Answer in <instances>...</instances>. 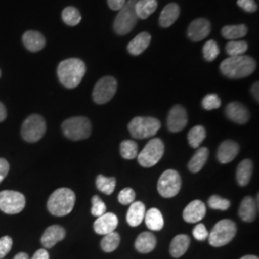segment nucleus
Listing matches in <instances>:
<instances>
[{
    "instance_id": "bb28decb",
    "label": "nucleus",
    "mask_w": 259,
    "mask_h": 259,
    "mask_svg": "<svg viewBox=\"0 0 259 259\" xmlns=\"http://www.w3.org/2000/svg\"><path fill=\"white\" fill-rule=\"evenodd\" d=\"M145 225L150 231L159 232L164 227V219L162 213L157 208H150L144 216Z\"/></svg>"
},
{
    "instance_id": "7c9ffc66",
    "label": "nucleus",
    "mask_w": 259,
    "mask_h": 259,
    "mask_svg": "<svg viewBox=\"0 0 259 259\" xmlns=\"http://www.w3.org/2000/svg\"><path fill=\"white\" fill-rule=\"evenodd\" d=\"M248 33V28L245 24L239 25H227L222 28L223 37L231 40L238 39L245 37Z\"/></svg>"
},
{
    "instance_id": "4468645a",
    "label": "nucleus",
    "mask_w": 259,
    "mask_h": 259,
    "mask_svg": "<svg viewBox=\"0 0 259 259\" xmlns=\"http://www.w3.org/2000/svg\"><path fill=\"white\" fill-rule=\"evenodd\" d=\"M118 226V218L114 213L106 212L102 216L97 217L93 224L94 232L100 235H106L114 232Z\"/></svg>"
},
{
    "instance_id": "7ed1b4c3",
    "label": "nucleus",
    "mask_w": 259,
    "mask_h": 259,
    "mask_svg": "<svg viewBox=\"0 0 259 259\" xmlns=\"http://www.w3.org/2000/svg\"><path fill=\"white\" fill-rule=\"evenodd\" d=\"M75 201L76 196L71 189L65 187L59 188L50 195L47 202V208L52 215L62 217L72 211Z\"/></svg>"
},
{
    "instance_id": "a211bd4d",
    "label": "nucleus",
    "mask_w": 259,
    "mask_h": 259,
    "mask_svg": "<svg viewBox=\"0 0 259 259\" xmlns=\"http://www.w3.org/2000/svg\"><path fill=\"white\" fill-rule=\"evenodd\" d=\"M239 145L233 140H225L220 144L217 151V158L222 164L232 162L239 153Z\"/></svg>"
},
{
    "instance_id": "b1692460",
    "label": "nucleus",
    "mask_w": 259,
    "mask_h": 259,
    "mask_svg": "<svg viewBox=\"0 0 259 259\" xmlns=\"http://www.w3.org/2000/svg\"><path fill=\"white\" fill-rule=\"evenodd\" d=\"M189 245H190L189 236L185 234H179L173 238V240L170 244V248H169L170 254L175 258L182 257L186 252V250H188Z\"/></svg>"
},
{
    "instance_id": "a18cd8bd",
    "label": "nucleus",
    "mask_w": 259,
    "mask_h": 259,
    "mask_svg": "<svg viewBox=\"0 0 259 259\" xmlns=\"http://www.w3.org/2000/svg\"><path fill=\"white\" fill-rule=\"evenodd\" d=\"M238 6L247 13H254L257 11V4L254 0H238Z\"/></svg>"
},
{
    "instance_id": "473e14b6",
    "label": "nucleus",
    "mask_w": 259,
    "mask_h": 259,
    "mask_svg": "<svg viewBox=\"0 0 259 259\" xmlns=\"http://www.w3.org/2000/svg\"><path fill=\"white\" fill-rule=\"evenodd\" d=\"M115 185H116V180L113 177L98 175L96 178V187L104 194H112L115 189Z\"/></svg>"
},
{
    "instance_id": "72a5a7b5",
    "label": "nucleus",
    "mask_w": 259,
    "mask_h": 259,
    "mask_svg": "<svg viewBox=\"0 0 259 259\" xmlns=\"http://www.w3.org/2000/svg\"><path fill=\"white\" fill-rule=\"evenodd\" d=\"M120 244V235L117 232H112L104 235L101 241V248L106 252H111L116 250Z\"/></svg>"
},
{
    "instance_id": "c03bdc74",
    "label": "nucleus",
    "mask_w": 259,
    "mask_h": 259,
    "mask_svg": "<svg viewBox=\"0 0 259 259\" xmlns=\"http://www.w3.org/2000/svg\"><path fill=\"white\" fill-rule=\"evenodd\" d=\"M193 236L198 241H204L208 238V232L204 224H198L193 229Z\"/></svg>"
},
{
    "instance_id": "f03ea898",
    "label": "nucleus",
    "mask_w": 259,
    "mask_h": 259,
    "mask_svg": "<svg viewBox=\"0 0 259 259\" xmlns=\"http://www.w3.org/2000/svg\"><path fill=\"white\" fill-rule=\"evenodd\" d=\"M256 68L255 61L250 56L241 55L230 57L223 61L220 70L223 75L231 79H241L248 77Z\"/></svg>"
},
{
    "instance_id": "20e7f679",
    "label": "nucleus",
    "mask_w": 259,
    "mask_h": 259,
    "mask_svg": "<svg viewBox=\"0 0 259 259\" xmlns=\"http://www.w3.org/2000/svg\"><path fill=\"white\" fill-rule=\"evenodd\" d=\"M138 0H128L125 5L119 10L118 15L116 16L113 29L116 34L123 36L127 35L136 26L139 17L136 13V3Z\"/></svg>"
},
{
    "instance_id": "c85d7f7f",
    "label": "nucleus",
    "mask_w": 259,
    "mask_h": 259,
    "mask_svg": "<svg viewBox=\"0 0 259 259\" xmlns=\"http://www.w3.org/2000/svg\"><path fill=\"white\" fill-rule=\"evenodd\" d=\"M208 155H209V152L206 147H201L198 149L188 162L189 171L192 173L200 172L203 169L204 164L206 163Z\"/></svg>"
},
{
    "instance_id": "1a4fd4ad",
    "label": "nucleus",
    "mask_w": 259,
    "mask_h": 259,
    "mask_svg": "<svg viewBox=\"0 0 259 259\" xmlns=\"http://www.w3.org/2000/svg\"><path fill=\"white\" fill-rule=\"evenodd\" d=\"M164 154V144L160 139H152L138 155V161L141 166L156 165Z\"/></svg>"
},
{
    "instance_id": "de8ad7c7",
    "label": "nucleus",
    "mask_w": 259,
    "mask_h": 259,
    "mask_svg": "<svg viewBox=\"0 0 259 259\" xmlns=\"http://www.w3.org/2000/svg\"><path fill=\"white\" fill-rule=\"evenodd\" d=\"M126 0H108V5L113 11H119L125 5Z\"/></svg>"
},
{
    "instance_id": "37998d69",
    "label": "nucleus",
    "mask_w": 259,
    "mask_h": 259,
    "mask_svg": "<svg viewBox=\"0 0 259 259\" xmlns=\"http://www.w3.org/2000/svg\"><path fill=\"white\" fill-rule=\"evenodd\" d=\"M13 246V239L10 236H3L0 238V259L8 254Z\"/></svg>"
},
{
    "instance_id": "39448f33",
    "label": "nucleus",
    "mask_w": 259,
    "mask_h": 259,
    "mask_svg": "<svg viewBox=\"0 0 259 259\" xmlns=\"http://www.w3.org/2000/svg\"><path fill=\"white\" fill-rule=\"evenodd\" d=\"M160 127V121L155 117L138 116L131 120L128 130L134 139H145L156 136Z\"/></svg>"
},
{
    "instance_id": "393cba45",
    "label": "nucleus",
    "mask_w": 259,
    "mask_h": 259,
    "mask_svg": "<svg viewBox=\"0 0 259 259\" xmlns=\"http://www.w3.org/2000/svg\"><path fill=\"white\" fill-rule=\"evenodd\" d=\"M146 213L145 205L141 202H134L131 204L129 210L127 212V222L131 227H138L144 220Z\"/></svg>"
},
{
    "instance_id": "aec40b11",
    "label": "nucleus",
    "mask_w": 259,
    "mask_h": 259,
    "mask_svg": "<svg viewBox=\"0 0 259 259\" xmlns=\"http://www.w3.org/2000/svg\"><path fill=\"white\" fill-rule=\"evenodd\" d=\"M257 207H258V204L257 202H255V200L252 197L250 196L245 197L241 202L239 210H238V214L241 219L244 222L250 223L254 221L257 215Z\"/></svg>"
},
{
    "instance_id": "603ef678",
    "label": "nucleus",
    "mask_w": 259,
    "mask_h": 259,
    "mask_svg": "<svg viewBox=\"0 0 259 259\" xmlns=\"http://www.w3.org/2000/svg\"><path fill=\"white\" fill-rule=\"evenodd\" d=\"M14 259H29V255L25 252H19L14 257Z\"/></svg>"
},
{
    "instance_id": "0eeeda50",
    "label": "nucleus",
    "mask_w": 259,
    "mask_h": 259,
    "mask_svg": "<svg viewBox=\"0 0 259 259\" xmlns=\"http://www.w3.org/2000/svg\"><path fill=\"white\" fill-rule=\"evenodd\" d=\"M237 232V227L232 220L224 219L217 223L210 233H208V242L215 247L220 248L229 244L234 238Z\"/></svg>"
},
{
    "instance_id": "4c0bfd02",
    "label": "nucleus",
    "mask_w": 259,
    "mask_h": 259,
    "mask_svg": "<svg viewBox=\"0 0 259 259\" xmlns=\"http://www.w3.org/2000/svg\"><path fill=\"white\" fill-rule=\"evenodd\" d=\"M220 53V49L218 45L216 44L215 40L210 39L207 42L204 44V48H203V54L204 58L207 62H212L214 61Z\"/></svg>"
},
{
    "instance_id": "4be33fe9",
    "label": "nucleus",
    "mask_w": 259,
    "mask_h": 259,
    "mask_svg": "<svg viewBox=\"0 0 259 259\" xmlns=\"http://www.w3.org/2000/svg\"><path fill=\"white\" fill-rule=\"evenodd\" d=\"M157 246V238L152 232H142L140 233L136 243L135 247L140 253H149L155 250Z\"/></svg>"
},
{
    "instance_id": "f8f14e48",
    "label": "nucleus",
    "mask_w": 259,
    "mask_h": 259,
    "mask_svg": "<svg viewBox=\"0 0 259 259\" xmlns=\"http://www.w3.org/2000/svg\"><path fill=\"white\" fill-rule=\"evenodd\" d=\"M25 197L18 191L4 190L0 192V210L6 214H18L25 207Z\"/></svg>"
},
{
    "instance_id": "f257e3e1",
    "label": "nucleus",
    "mask_w": 259,
    "mask_h": 259,
    "mask_svg": "<svg viewBox=\"0 0 259 259\" xmlns=\"http://www.w3.org/2000/svg\"><path fill=\"white\" fill-rule=\"evenodd\" d=\"M85 65L82 60L71 58L60 63L57 69L61 83L67 89L78 87L85 74Z\"/></svg>"
},
{
    "instance_id": "3c124183",
    "label": "nucleus",
    "mask_w": 259,
    "mask_h": 259,
    "mask_svg": "<svg viewBox=\"0 0 259 259\" xmlns=\"http://www.w3.org/2000/svg\"><path fill=\"white\" fill-rule=\"evenodd\" d=\"M7 117V111L5 106L0 102V122L5 120Z\"/></svg>"
},
{
    "instance_id": "09e8293b",
    "label": "nucleus",
    "mask_w": 259,
    "mask_h": 259,
    "mask_svg": "<svg viewBox=\"0 0 259 259\" xmlns=\"http://www.w3.org/2000/svg\"><path fill=\"white\" fill-rule=\"evenodd\" d=\"M29 259H49V253L46 249H40L35 252L32 258Z\"/></svg>"
},
{
    "instance_id": "c756f323",
    "label": "nucleus",
    "mask_w": 259,
    "mask_h": 259,
    "mask_svg": "<svg viewBox=\"0 0 259 259\" xmlns=\"http://www.w3.org/2000/svg\"><path fill=\"white\" fill-rule=\"evenodd\" d=\"M135 8L139 19H148L153 13L156 12L157 8V0H138Z\"/></svg>"
},
{
    "instance_id": "6e6552de",
    "label": "nucleus",
    "mask_w": 259,
    "mask_h": 259,
    "mask_svg": "<svg viewBox=\"0 0 259 259\" xmlns=\"http://www.w3.org/2000/svg\"><path fill=\"white\" fill-rule=\"evenodd\" d=\"M47 132V123L42 116L32 114L23 121L21 126V137L27 142H37L42 139Z\"/></svg>"
},
{
    "instance_id": "a19ab883",
    "label": "nucleus",
    "mask_w": 259,
    "mask_h": 259,
    "mask_svg": "<svg viewBox=\"0 0 259 259\" xmlns=\"http://www.w3.org/2000/svg\"><path fill=\"white\" fill-rule=\"evenodd\" d=\"M92 203H93V207H92V214L95 217H100L103 214L106 213L107 210V206L102 200L100 199L99 196L94 195L92 199Z\"/></svg>"
},
{
    "instance_id": "cd10ccee",
    "label": "nucleus",
    "mask_w": 259,
    "mask_h": 259,
    "mask_svg": "<svg viewBox=\"0 0 259 259\" xmlns=\"http://www.w3.org/2000/svg\"><path fill=\"white\" fill-rule=\"evenodd\" d=\"M253 172V163L250 159H244L237 166L236 180L240 186L249 185L250 178Z\"/></svg>"
},
{
    "instance_id": "423d86ee",
    "label": "nucleus",
    "mask_w": 259,
    "mask_h": 259,
    "mask_svg": "<svg viewBox=\"0 0 259 259\" xmlns=\"http://www.w3.org/2000/svg\"><path fill=\"white\" fill-rule=\"evenodd\" d=\"M62 129L65 137L71 140H83L92 134V123L87 117L75 116L64 121Z\"/></svg>"
},
{
    "instance_id": "2f4dec72",
    "label": "nucleus",
    "mask_w": 259,
    "mask_h": 259,
    "mask_svg": "<svg viewBox=\"0 0 259 259\" xmlns=\"http://www.w3.org/2000/svg\"><path fill=\"white\" fill-rule=\"evenodd\" d=\"M206 137V131L203 126H195L188 132V143L192 148H198L204 142Z\"/></svg>"
},
{
    "instance_id": "864d4df0",
    "label": "nucleus",
    "mask_w": 259,
    "mask_h": 259,
    "mask_svg": "<svg viewBox=\"0 0 259 259\" xmlns=\"http://www.w3.org/2000/svg\"><path fill=\"white\" fill-rule=\"evenodd\" d=\"M240 259H259L257 256L255 255H251V254H248V255H245L243 257H241Z\"/></svg>"
},
{
    "instance_id": "5701e85b",
    "label": "nucleus",
    "mask_w": 259,
    "mask_h": 259,
    "mask_svg": "<svg viewBox=\"0 0 259 259\" xmlns=\"http://www.w3.org/2000/svg\"><path fill=\"white\" fill-rule=\"evenodd\" d=\"M150 42H151L150 34L147 32H142L130 41L127 48L130 54L134 56L140 55L147 49Z\"/></svg>"
},
{
    "instance_id": "79ce46f5",
    "label": "nucleus",
    "mask_w": 259,
    "mask_h": 259,
    "mask_svg": "<svg viewBox=\"0 0 259 259\" xmlns=\"http://www.w3.org/2000/svg\"><path fill=\"white\" fill-rule=\"evenodd\" d=\"M135 199H136V193L130 187L122 189L118 194V201L121 204H124V205L133 204L135 202Z\"/></svg>"
},
{
    "instance_id": "dca6fc26",
    "label": "nucleus",
    "mask_w": 259,
    "mask_h": 259,
    "mask_svg": "<svg viewBox=\"0 0 259 259\" xmlns=\"http://www.w3.org/2000/svg\"><path fill=\"white\" fill-rule=\"evenodd\" d=\"M205 204L200 200H194L186 205L183 213V217L185 222L195 224L202 221L205 216Z\"/></svg>"
},
{
    "instance_id": "c9c22d12",
    "label": "nucleus",
    "mask_w": 259,
    "mask_h": 259,
    "mask_svg": "<svg viewBox=\"0 0 259 259\" xmlns=\"http://www.w3.org/2000/svg\"><path fill=\"white\" fill-rule=\"evenodd\" d=\"M62 18L65 24L69 26H75L80 23L82 16L79 12V10L76 9L75 7H66L62 13Z\"/></svg>"
},
{
    "instance_id": "9d476101",
    "label": "nucleus",
    "mask_w": 259,
    "mask_h": 259,
    "mask_svg": "<svg viewBox=\"0 0 259 259\" xmlns=\"http://www.w3.org/2000/svg\"><path fill=\"white\" fill-rule=\"evenodd\" d=\"M182 180L176 170L168 169L158 179L157 191L163 198L175 197L181 190Z\"/></svg>"
},
{
    "instance_id": "f3484780",
    "label": "nucleus",
    "mask_w": 259,
    "mask_h": 259,
    "mask_svg": "<svg viewBox=\"0 0 259 259\" xmlns=\"http://www.w3.org/2000/svg\"><path fill=\"white\" fill-rule=\"evenodd\" d=\"M227 117L234 123L244 125L250 119V112L248 109L239 102L230 103L226 108Z\"/></svg>"
},
{
    "instance_id": "412c9836",
    "label": "nucleus",
    "mask_w": 259,
    "mask_h": 259,
    "mask_svg": "<svg viewBox=\"0 0 259 259\" xmlns=\"http://www.w3.org/2000/svg\"><path fill=\"white\" fill-rule=\"evenodd\" d=\"M23 45L31 52H37L40 51L44 47H46V37L44 35L37 31H27L22 36Z\"/></svg>"
},
{
    "instance_id": "ddd939ff",
    "label": "nucleus",
    "mask_w": 259,
    "mask_h": 259,
    "mask_svg": "<svg viewBox=\"0 0 259 259\" xmlns=\"http://www.w3.org/2000/svg\"><path fill=\"white\" fill-rule=\"evenodd\" d=\"M187 125V113L181 105L174 106L168 113L167 127L172 133H179Z\"/></svg>"
},
{
    "instance_id": "e433bc0d",
    "label": "nucleus",
    "mask_w": 259,
    "mask_h": 259,
    "mask_svg": "<svg viewBox=\"0 0 259 259\" xmlns=\"http://www.w3.org/2000/svg\"><path fill=\"white\" fill-rule=\"evenodd\" d=\"M248 47V44L245 40H232L227 44L226 51L230 57L244 55Z\"/></svg>"
},
{
    "instance_id": "9b49d317",
    "label": "nucleus",
    "mask_w": 259,
    "mask_h": 259,
    "mask_svg": "<svg viewBox=\"0 0 259 259\" xmlns=\"http://www.w3.org/2000/svg\"><path fill=\"white\" fill-rule=\"evenodd\" d=\"M117 91V81L111 76L101 78L93 89V101L102 105L111 101Z\"/></svg>"
},
{
    "instance_id": "f704fd0d",
    "label": "nucleus",
    "mask_w": 259,
    "mask_h": 259,
    "mask_svg": "<svg viewBox=\"0 0 259 259\" xmlns=\"http://www.w3.org/2000/svg\"><path fill=\"white\" fill-rule=\"evenodd\" d=\"M120 154L125 159H134L139 155V145L134 140H124L120 144Z\"/></svg>"
},
{
    "instance_id": "ea45409f",
    "label": "nucleus",
    "mask_w": 259,
    "mask_h": 259,
    "mask_svg": "<svg viewBox=\"0 0 259 259\" xmlns=\"http://www.w3.org/2000/svg\"><path fill=\"white\" fill-rule=\"evenodd\" d=\"M202 106L206 111H212L221 107V100L217 94L209 93L205 95L202 101Z\"/></svg>"
},
{
    "instance_id": "6ab92c4d",
    "label": "nucleus",
    "mask_w": 259,
    "mask_h": 259,
    "mask_svg": "<svg viewBox=\"0 0 259 259\" xmlns=\"http://www.w3.org/2000/svg\"><path fill=\"white\" fill-rule=\"evenodd\" d=\"M65 230L58 225L48 227L44 232L40 242L46 249H51L60 241L64 240L65 237Z\"/></svg>"
},
{
    "instance_id": "2eb2a0df",
    "label": "nucleus",
    "mask_w": 259,
    "mask_h": 259,
    "mask_svg": "<svg viewBox=\"0 0 259 259\" xmlns=\"http://www.w3.org/2000/svg\"><path fill=\"white\" fill-rule=\"evenodd\" d=\"M210 31L211 25L207 19H195L188 27L187 35L191 40L200 41L207 37L210 34Z\"/></svg>"
},
{
    "instance_id": "a878e982",
    "label": "nucleus",
    "mask_w": 259,
    "mask_h": 259,
    "mask_svg": "<svg viewBox=\"0 0 259 259\" xmlns=\"http://www.w3.org/2000/svg\"><path fill=\"white\" fill-rule=\"evenodd\" d=\"M180 16V7L176 3H170L162 10L159 16V24L161 27H170L176 22Z\"/></svg>"
},
{
    "instance_id": "8fccbe9b",
    "label": "nucleus",
    "mask_w": 259,
    "mask_h": 259,
    "mask_svg": "<svg viewBox=\"0 0 259 259\" xmlns=\"http://www.w3.org/2000/svg\"><path fill=\"white\" fill-rule=\"evenodd\" d=\"M251 93L254 97V99L256 100V102H258V82L253 83L251 87Z\"/></svg>"
},
{
    "instance_id": "58836bf2",
    "label": "nucleus",
    "mask_w": 259,
    "mask_h": 259,
    "mask_svg": "<svg viewBox=\"0 0 259 259\" xmlns=\"http://www.w3.org/2000/svg\"><path fill=\"white\" fill-rule=\"evenodd\" d=\"M208 205L214 210H228L231 206V202L228 199H224L218 195H213L208 199Z\"/></svg>"
},
{
    "instance_id": "49530a36",
    "label": "nucleus",
    "mask_w": 259,
    "mask_h": 259,
    "mask_svg": "<svg viewBox=\"0 0 259 259\" xmlns=\"http://www.w3.org/2000/svg\"><path fill=\"white\" fill-rule=\"evenodd\" d=\"M10 165L5 158L0 157V184L9 173Z\"/></svg>"
},
{
    "instance_id": "5fc2aeb1",
    "label": "nucleus",
    "mask_w": 259,
    "mask_h": 259,
    "mask_svg": "<svg viewBox=\"0 0 259 259\" xmlns=\"http://www.w3.org/2000/svg\"><path fill=\"white\" fill-rule=\"evenodd\" d=\"M0 76H1V71H0Z\"/></svg>"
}]
</instances>
